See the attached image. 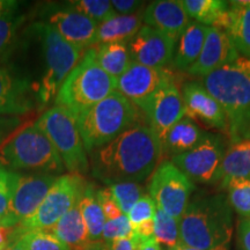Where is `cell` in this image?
Instances as JSON below:
<instances>
[{"mask_svg":"<svg viewBox=\"0 0 250 250\" xmlns=\"http://www.w3.org/2000/svg\"><path fill=\"white\" fill-rule=\"evenodd\" d=\"M164 147L148 125L136 124L116 139L92 153V171L110 186L118 182H140L154 173Z\"/></svg>","mask_w":250,"mask_h":250,"instance_id":"6da1fadb","label":"cell"},{"mask_svg":"<svg viewBox=\"0 0 250 250\" xmlns=\"http://www.w3.org/2000/svg\"><path fill=\"white\" fill-rule=\"evenodd\" d=\"M182 245L198 250H229L233 208L225 193L190 199L180 220Z\"/></svg>","mask_w":250,"mask_h":250,"instance_id":"7a4b0ae2","label":"cell"},{"mask_svg":"<svg viewBox=\"0 0 250 250\" xmlns=\"http://www.w3.org/2000/svg\"><path fill=\"white\" fill-rule=\"evenodd\" d=\"M203 86L225 111L229 143L250 138V59L239 57L208 74Z\"/></svg>","mask_w":250,"mask_h":250,"instance_id":"3957f363","label":"cell"},{"mask_svg":"<svg viewBox=\"0 0 250 250\" xmlns=\"http://www.w3.org/2000/svg\"><path fill=\"white\" fill-rule=\"evenodd\" d=\"M138 118V108L115 90L76 120L86 151L92 153L136 125Z\"/></svg>","mask_w":250,"mask_h":250,"instance_id":"277c9868","label":"cell"},{"mask_svg":"<svg viewBox=\"0 0 250 250\" xmlns=\"http://www.w3.org/2000/svg\"><path fill=\"white\" fill-rule=\"evenodd\" d=\"M116 88L117 79L100 66L95 59V50L89 49L62 83L56 96V105L66 109L77 118Z\"/></svg>","mask_w":250,"mask_h":250,"instance_id":"5b68a950","label":"cell"},{"mask_svg":"<svg viewBox=\"0 0 250 250\" xmlns=\"http://www.w3.org/2000/svg\"><path fill=\"white\" fill-rule=\"evenodd\" d=\"M0 161V165L13 169L45 171L49 175L65 168L52 143L36 124L24 127L2 146Z\"/></svg>","mask_w":250,"mask_h":250,"instance_id":"8992f818","label":"cell"},{"mask_svg":"<svg viewBox=\"0 0 250 250\" xmlns=\"http://www.w3.org/2000/svg\"><path fill=\"white\" fill-rule=\"evenodd\" d=\"M45 61V73L39 87V98L43 104L57 96L68 74L83 57V50L70 44L50 24H35Z\"/></svg>","mask_w":250,"mask_h":250,"instance_id":"52a82bcc","label":"cell"},{"mask_svg":"<svg viewBox=\"0 0 250 250\" xmlns=\"http://www.w3.org/2000/svg\"><path fill=\"white\" fill-rule=\"evenodd\" d=\"M36 125L46 134L71 174L80 175L88 170L85 145L76 117L71 112L55 105L40 117Z\"/></svg>","mask_w":250,"mask_h":250,"instance_id":"ba28073f","label":"cell"},{"mask_svg":"<svg viewBox=\"0 0 250 250\" xmlns=\"http://www.w3.org/2000/svg\"><path fill=\"white\" fill-rule=\"evenodd\" d=\"M86 187L85 180L79 174L57 177L39 210L17 226L19 236L30 230L51 229L68 211L79 204Z\"/></svg>","mask_w":250,"mask_h":250,"instance_id":"9c48e42d","label":"cell"},{"mask_svg":"<svg viewBox=\"0 0 250 250\" xmlns=\"http://www.w3.org/2000/svg\"><path fill=\"white\" fill-rule=\"evenodd\" d=\"M195 183L170 160L159 164L149 181V196L156 208L169 217L181 220L195 191Z\"/></svg>","mask_w":250,"mask_h":250,"instance_id":"30bf717a","label":"cell"},{"mask_svg":"<svg viewBox=\"0 0 250 250\" xmlns=\"http://www.w3.org/2000/svg\"><path fill=\"white\" fill-rule=\"evenodd\" d=\"M226 149L223 137L206 133L198 145L182 154L171 156L170 161L191 182L211 186L220 182L221 165Z\"/></svg>","mask_w":250,"mask_h":250,"instance_id":"8fae6325","label":"cell"},{"mask_svg":"<svg viewBox=\"0 0 250 250\" xmlns=\"http://www.w3.org/2000/svg\"><path fill=\"white\" fill-rule=\"evenodd\" d=\"M137 108L144 111L148 126L156 133L161 144L171 127L186 116L182 93L176 83L161 87Z\"/></svg>","mask_w":250,"mask_h":250,"instance_id":"7c38bea8","label":"cell"},{"mask_svg":"<svg viewBox=\"0 0 250 250\" xmlns=\"http://www.w3.org/2000/svg\"><path fill=\"white\" fill-rule=\"evenodd\" d=\"M57 177L49 174L20 175L9 204V223L18 226L39 210Z\"/></svg>","mask_w":250,"mask_h":250,"instance_id":"4fadbf2b","label":"cell"},{"mask_svg":"<svg viewBox=\"0 0 250 250\" xmlns=\"http://www.w3.org/2000/svg\"><path fill=\"white\" fill-rule=\"evenodd\" d=\"M176 83V77L166 68L148 67L132 62L117 79L116 90L138 105L161 87Z\"/></svg>","mask_w":250,"mask_h":250,"instance_id":"5bb4252c","label":"cell"},{"mask_svg":"<svg viewBox=\"0 0 250 250\" xmlns=\"http://www.w3.org/2000/svg\"><path fill=\"white\" fill-rule=\"evenodd\" d=\"M177 41L148 26H143L129 42L132 62L148 67L165 68L173 62Z\"/></svg>","mask_w":250,"mask_h":250,"instance_id":"9a60e30c","label":"cell"},{"mask_svg":"<svg viewBox=\"0 0 250 250\" xmlns=\"http://www.w3.org/2000/svg\"><path fill=\"white\" fill-rule=\"evenodd\" d=\"M181 93L186 107V116L227 133L228 122L225 111L202 83L193 81L184 83Z\"/></svg>","mask_w":250,"mask_h":250,"instance_id":"2e32d148","label":"cell"},{"mask_svg":"<svg viewBox=\"0 0 250 250\" xmlns=\"http://www.w3.org/2000/svg\"><path fill=\"white\" fill-rule=\"evenodd\" d=\"M239 57L241 56L226 33L215 27H208L201 55L187 72L191 76L204 78Z\"/></svg>","mask_w":250,"mask_h":250,"instance_id":"e0dca14e","label":"cell"},{"mask_svg":"<svg viewBox=\"0 0 250 250\" xmlns=\"http://www.w3.org/2000/svg\"><path fill=\"white\" fill-rule=\"evenodd\" d=\"M49 24L62 39L77 48L83 50L95 44L99 24L76 8L55 12L49 19Z\"/></svg>","mask_w":250,"mask_h":250,"instance_id":"ac0fdd59","label":"cell"},{"mask_svg":"<svg viewBox=\"0 0 250 250\" xmlns=\"http://www.w3.org/2000/svg\"><path fill=\"white\" fill-rule=\"evenodd\" d=\"M143 21L151 28L179 41L190 24V18L179 0H156L146 7Z\"/></svg>","mask_w":250,"mask_h":250,"instance_id":"d6986e66","label":"cell"},{"mask_svg":"<svg viewBox=\"0 0 250 250\" xmlns=\"http://www.w3.org/2000/svg\"><path fill=\"white\" fill-rule=\"evenodd\" d=\"M228 4L229 7L213 27L226 33L241 57L250 59V4L249 1Z\"/></svg>","mask_w":250,"mask_h":250,"instance_id":"ffe728a7","label":"cell"},{"mask_svg":"<svg viewBox=\"0 0 250 250\" xmlns=\"http://www.w3.org/2000/svg\"><path fill=\"white\" fill-rule=\"evenodd\" d=\"M28 83L0 66V115H20L31 108Z\"/></svg>","mask_w":250,"mask_h":250,"instance_id":"44dd1931","label":"cell"},{"mask_svg":"<svg viewBox=\"0 0 250 250\" xmlns=\"http://www.w3.org/2000/svg\"><path fill=\"white\" fill-rule=\"evenodd\" d=\"M143 15L116 14L108 20L99 23L96 30L95 44L108 43H126L131 41L142 28Z\"/></svg>","mask_w":250,"mask_h":250,"instance_id":"7402d4cb","label":"cell"},{"mask_svg":"<svg viewBox=\"0 0 250 250\" xmlns=\"http://www.w3.org/2000/svg\"><path fill=\"white\" fill-rule=\"evenodd\" d=\"M50 230L68 250H83L92 242L79 205L68 211Z\"/></svg>","mask_w":250,"mask_h":250,"instance_id":"603a6c76","label":"cell"},{"mask_svg":"<svg viewBox=\"0 0 250 250\" xmlns=\"http://www.w3.org/2000/svg\"><path fill=\"white\" fill-rule=\"evenodd\" d=\"M208 27L198 22H190L177 41L173 64L176 70L188 71L195 64L204 45Z\"/></svg>","mask_w":250,"mask_h":250,"instance_id":"cb8c5ba5","label":"cell"},{"mask_svg":"<svg viewBox=\"0 0 250 250\" xmlns=\"http://www.w3.org/2000/svg\"><path fill=\"white\" fill-rule=\"evenodd\" d=\"M206 136L196 122L190 117L184 116L177 122L167 133L162 142L164 153L171 156L182 154L192 149Z\"/></svg>","mask_w":250,"mask_h":250,"instance_id":"d4e9b609","label":"cell"},{"mask_svg":"<svg viewBox=\"0 0 250 250\" xmlns=\"http://www.w3.org/2000/svg\"><path fill=\"white\" fill-rule=\"evenodd\" d=\"M220 184L228 181L250 177V138L229 144L221 165Z\"/></svg>","mask_w":250,"mask_h":250,"instance_id":"484cf974","label":"cell"},{"mask_svg":"<svg viewBox=\"0 0 250 250\" xmlns=\"http://www.w3.org/2000/svg\"><path fill=\"white\" fill-rule=\"evenodd\" d=\"M94 50L98 64L115 79H118L132 64V58L126 43L100 44Z\"/></svg>","mask_w":250,"mask_h":250,"instance_id":"4316f807","label":"cell"},{"mask_svg":"<svg viewBox=\"0 0 250 250\" xmlns=\"http://www.w3.org/2000/svg\"><path fill=\"white\" fill-rule=\"evenodd\" d=\"M78 205H79L81 215H83L87 229H88L90 241H101L103 227H104L107 219L103 213L98 196H96V190H94L93 186L86 187L85 192Z\"/></svg>","mask_w":250,"mask_h":250,"instance_id":"83f0119b","label":"cell"},{"mask_svg":"<svg viewBox=\"0 0 250 250\" xmlns=\"http://www.w3.org/2000/svg\"><path fill=\"white\" fill-rule=\"evenodd\" d=\"M188 17L206 27H213L225 12L228 2L221 0H181Z\"/></svg>","mask_w":250,"mask_h":250,"instance_id":"f1b7e54d","label":"cell"},{"mask_svg":"<svg viewBox=\"0 0 250 250\" xmlns=\"http://www.w3.org/2000/svg\"><path fill=\"white\" fill-rule=\"evenodd\" d=\"M154 239L159 246L168 249L182 245L180 232V220L169 217L156 208L154 214Z\"/></svg>","mask_w":250,"mask_h":250,"instance_id":"f546056e","label":"cell"},{"mask_svg":"<svg viewBox=\"0 0 250 250\" xmlns=\"http://www.w3.org/2000/svg\"><path fill=\"white\" fill-rule=\"evenodd\" d=\"M221 188L226 190L227 199L233 210L240 217L250 218V177L230 180Z\"/></svg>","mask_w":250,"mask_h":250,"instance_id":"4dcf8cb0","label":"cell"},{"mask_svg":"<svg viewBox=\"0 0 250 250\" xmlns=\"http://www.w3.org/2000/svg\"><path fill=\"white\" fill-rule=\"evenodd\" d=\"M20 174L0 165V226L12 227L9 223V204Z\"/></svg>","mask_w":250,"mask_h":250,"instance_id":"1f68e13d","label":"cell"},{"mask_svg":"<svg viewBox=\"0 0 250 250\" xmlns=\"http://www.w3.org/2000/svg\"><path fill=\"white\" fill-rule=\"evenodd\" d=\"M122 213L127 215L132 206L143 196V187L137 182L112 183L108 188Z\"/></svg>","mask_w":250,"mask_h":250,"instance_id":"d6a6232c","label":"cell"},{"mask_svg":"<svg viewBox=\"0 0 250 250\" xmlns=\"http://www.w3.org/2000/svg\"><path fill=\"white\" fill-rule=\"evenodd\" d=\"M18 241L26 250H68L52 233L45 230H30L21 234Z\"/></svg>","mask_w":250,"mask_h":250,"instance_id":"836d02e7","label":"cell"},{"mask_svg":"<svg viewBox=\"0 0 250 250\" xmlns=\"http://www.w3.org/2000/svg\"><path fill=\"white\" fill-rule=\"evenodd\" d=\"M15 8L17 2L0 1V55L8 46L14 35L15 28L20 21L18 14L15 13Z\"/></svg>","mask_w":250,"mask_h":250,"instance_id":"e575fe53","label":"cell"},{"mask_svg":"<svg viewBox=\"0 0 250 250\" xmlns=\"http://www.w3.org/2000/svg\"><path fill=\"white\" fill-rule=\"evenodd\" d=\"M72 5L73 8L92 19L98 24L117 14L109 0H78L72 2Z\"/></svg>","mask_w":250,"mask_h":250,"instance_id":"d590c367","label":"cell"},{"mask_svg":"<svg viewBox=\"0 0 250 250\" xmlns=\"http://www.w3.org/2000/svg\"><path fill=\"white\" fill-rule=\"evenodd\" d=\"M134 237V229L127 215H121L114 220H107L103 227L102 240L104 242H112L120 239H132Z\"/></svg>","mask_w":250,"mask_h":250,"instance_id":"8d00e7d4","label":"cell"},{"mask_svg":"<svg viewBox=\"0 0 250 250\" xmlns=\"http://www.w3.org/2000/svg\"><path fill=\"white\" fill-rule=\"evenodd\" d=\"M155 211L156 205L152 197L148 195H143L127 213V218H129L131 225L134 228L138 226L139 224L144 223V221L153 220Z\"/></svg>","mask_w":250,"mask_h":250,"instance_id":"74e56055","label":"cell"},{"mask_svg":"<svg viewBox=\"0 0 250 250\" xmlns=\"http://www.w3.org/2000/svg\"><path fill=\"white\" fill-rule=\"evenodd\" d=\"M96 196H98L99 203L101 205L103 213L105 215L107 220H114V219L120 218L122 213L121 208H118L116 202L112 198L110 190L108 189H98L96 190Z\"/></svg>","mask_w":250,"mask_h":250,"instance_id":"f35d334b","label":"cell"},{"mask_svg":"<svg viewBox=\"0 0 250 250\" xmlns=\"http://www.w3.org/2000/svg\"><path fill=\"white\" fill-rule=\"evenodd\" d=\"M237 242L241 250H250V218H243L237 226Z\"/></svg>","mask_w":250,"mask_h":250,"instance_id":"ab89813d","label":"cell"},{"mask_svg":"<svg viewBox=\"0 0 250 250\" xmlns=\"http://www.w3.org/2000/svg\"><path fill=\"white\" fill-rule=\"evenodd\" d=\"M111 4L116 13H120V15H131L136 14V11L143 2L137 0H112Z\"/></svg>","mask_w":250,"mask_h":250,"instance_id":"60d3db41","label":"cell"},{"mask_svg":"<svg viewBox=\"0 0 250 250\" xmlns=\"http://www.w3.org/2000/svg\"><path fill=\"white\" fill-rule=\"evenodd\" d=\"M140 240L134 235L132 239H120L109 242V250H139Z\"/></svg>","mask_w":250,"mask_h":250,"instance_id":"b9f144b4","label":"cell"},{"mask_svg":"<svg viewBox=\"0 0 250 250\" xmlns=\"http://www.w3.org/2000/svg\"><path fill=\"white\" fill-rule=\"evenodd\" d=\"M134 235H136L140 241L143 240H148L154 237V219L153 220L144 221L138 226L134 227Z\"/></svg>","mask_w":250,"mask_h":250,"instance_id":"7bdbcfd3","label":"cell"},{"mask_svg":"<svg viewBox=\"0 0 250 250\" xmlns=\"http://www.w3.org/2000/svg\"><path fill=\"white\" fill-rule=\"evenodd\" d=\"M139 250H161L160 246L158 245V242L155 241L154 237L148 240H143L140 241V247Z\"/></svg>","mask_w":250,"mask_h":250,"instance_id":"ee69618b","label":"cell"},{"mask_svg":"<svg viewBox=\"0 0 250 250\" xmlns=\"http://www.w3.org/2000/svg\"><path fill=\"white\" fill-rule=\"evenodd\" d=\"M83 250H109V243L104 241L90 242Z\"/></svg>","mask_w":250,"mask_h":250,"instance_id":"f6af8a7d","label":"cell"},{"mask_svg":"<svg viewBox=\"0 0 250 250\" xmlns=\"http://www.w3.org/2000/svg\"><path fill=\"white\" fill-rule=\"evenodd\" d=\"M4 250H26V249H24V248H23V246L21 245V243L19 242L18 240H17V241L12 243L11 246L7 247V248L4 249Z\"/></svg>","mask_w":250,"mask_h":250,"instance_id":"bcb514c9","label":"cell"},{"mask_svg":"<svg viewBox=\"0 0 250 250\" xmlns=\"http://www.w3.org/2000/svg\"><path fill=\"white\" fill-rule=\"evenodd\" d=\"M167 250H198V249L190 248V247H188V246L181 245V246H179V247H176V248H173V249H167Z\"/></svg>","mask_w":250,"mask_h":250,"instance_id":"7dc6e473","label":"cell"},{"mask_svg":"<svg viewBox=\"0 0 250 250\" xmlns=\"http://www.w3.org/2000/svg\"><path fill=\"white\" fill-rule=\"evenodd\" d=\"M249 4H250V1H249Z\"/></svg>","mask_w":250,"mask_h":250,"instance_id":"c3c4849f","label":"cell"}]
</instances>
